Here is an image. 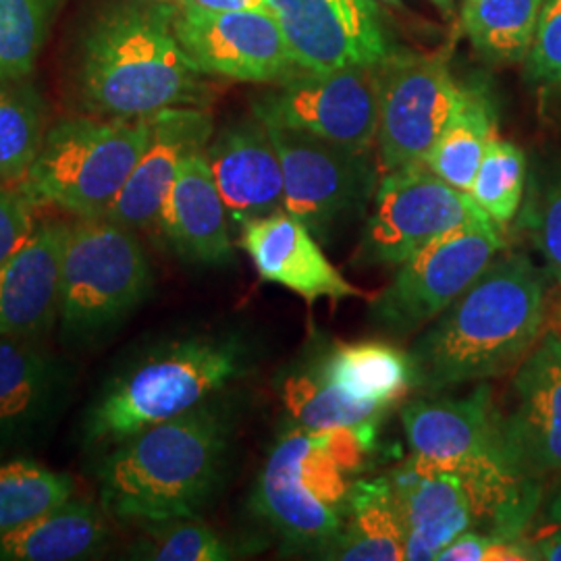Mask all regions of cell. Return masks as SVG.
Here are the masks:
<instances>
[{
    "label": "cell",
    "mask_w": 561,
    "mask_h": 561,
    "mask_svg": "<svg viewBox=\"0 0 561 561\" xmlns=\"http://www.w3.org/2000/svg\"><path fill=\"white\" fill-rule=\"evenodd\" d=\"M545 322V283L522 254L491 262L410 350L414 389L443 391L502 377L533 352Z\"/></svg>",
    "instance_id": "cell-1"
},
{
    "label": "cell",
    "mask_w": 561,
    "mask_h": 561,
    "mask_svg": "<svg viewBox=\"0 0 561 561\" xmlns=\"http://www.w3.org/2000/svg\"><path fill=\"white\" fill-rule=\"evenodd\" d=\"M175 9L119 2L101 11L80 46L81 104L99 117L144 119L175 106H206L210 88L181 50Z\"/></svg>",
    "instance_id": "cell-2"
},
{
    "label": "cell",
    "mask_w": 561,
    "mask_h": 561,
    "mask_svg": "<svg viewBox=\"0 0 561 561\" xmlns=\"http://www.w3.org/2000/svg\"><path fill=\"white\" fill-rule=\"evenodd\" d=\"M229 421L206 401L115 443L96 468L101 505L131 524L196 518L221 482Z\"/></svg>",
    "instance_id": "cell-3"
},
{
    "label": "cell",
    "mask_w": 561,
    "mask_h": 561,
    "mask_svg": "<svg viewBox=\"0 0 561 561\" xmlns=\"http://www.w3.org/2000/svg\"><path fill=\"white\" fill-rule=\"evenodd\" d=\"M401 422L412 454L472 484L489 535L518 539L537 507V486L510 454L505 419L486 385L460 400L410 401Z\"/></svg>",
    "instance_id": "cell-4"
},
{
    "label": "cell",
    "mask_w": 561,
    "mask_h": 561,
    "mask_svg": "<svg viewBox=\"0 0 561 561\" xmlns=\"http://www.w3.org/2000/svg\"><path fill=\"white\" fill-rule=\"evenodd\" d=\"M245 362V347L231 335H196L162 345L104 387L85 414L83 439L111 447L185 414L241 377Z\"/></svg>",
    "instance_id": "cell-5"
},
{
    "label": "cell",
    "mask_w": 561,
    "mask_h": 561,
    "mask_svg": "<svg viewBox=\"0 0 561 561\" xmlns=\"http://www.w3.org/2000/svg\"><path fill=\"white\" fill-rule=\"evenodd\" d=\"M150 134V117L59 121L46 131L20 190L34 206H55L76 219H102L140 161Z\"/></svg>",
    "instance_id": "cell-6"
},
{
    "label": "cell",
    "mask_w": 561,
    "mask_h": 561,
    "mask_svg": "<svg viewBox=\"0 0 561 561\" xmlns=\"http://www.w3.org/2000/svg\"><path fill=\"white\" fill-rule=\"evenodd\" d=\"M154 285L134 229L108 219H76L62 261L60 340L90 345L115 331Z\"/></svg>",
    "instance_id": "cell-7"
},
{
    "label": "cell",
    "mask_w": 561,
    "mask_h": 561,
    "mask_svg": "<svg viewBox=\"0 0 561 561\" xmlns=\"http://www.w3.org/2000/svg\"><path fill=\"white\" fill-rule=\"evenodd\" d=\"M491 219L466 222L401 262L396 279L370 301V321L385 333L410 335L435 321L502 252Z\"/></svg>",
    "instance_id": "cell-8"
},
{
    "label": "cell",
    "mask_w": 561,
    "mask_h": 561,
    "mask_svg": "<svg viewBox=\"0 0 561 561\" xmlns=\"http://www.w3.org/2000/svg\"><path fill=\"white\" fill-rule=\"evenodd\" d=\"M264 125L279 154L285 210L300 219L314 238L331 241L341 227L364 215L377 192L370 152H356L279 125Z\"/></svg>",
    "instance_id": "cell-9"
},
{
    "label": "cell",
    "mask_w": 561,
    "mask_h": 561,
    "mask_svg": "<svg viewBox=\"0 0 561 561\" xmlns=\"http://www.w3.org/2000/svg\"><path fill=\"white\" fill-rule=\"evenodd\" d=\"M489 219L472 196L424 164L389 171L377 185L375 204L362 231L356 266H400L443 233Z\"/></svg>",
    "instance_id": "cell-10"
},
{
    "label": "cell",
    "mask_w": 561,
    "mask_h": 561,
    "mask_svg": "<svg viewBox=\"0 0 561 561\" xmlns=\"http://www.w3.org/2000/svg\"><path fill=\"white\" fill-rule=\"evenodd\" d=\"M377 67L296 69L254 102V115L268 125L304 131L356 152H373L379 129Z\"/></svg>",
    "instance_id": "cell-11"
},
{
    "label": "cell",
    "mask_w": 561,
    "mask_h": 561,
    "mask_svg": "<svg viewBox=\"0 0 561 561\" xmlns=\"http://www.w3.org/2000/svg\"><path fill=\"white\" fill-rule=\"evenodd\" d=\"M377 150L385 173L422 164L456 117L468 90L458 85L439 57L398 53L377 67Z\"/></svg>",
    "instance_id": "cell-12"
},
{
    "label": "cell",
    "mask_w": 561,
    "mask_h": 561,
    "mask_svg": "<svg viewBox=\"0 0 561 561\" xmlns=\"http://www.w3.org/2000/svg\"><path fill=\"white\" fill-rule=\"evenodd\" d=\"M173 30L202 76L277 83L300 69L271 11H206L183 4Z\"/></svg>",
    "instance_id": "cell-13"
},
{
    "label": "cell",
    "mask_w": 561,
    "mask_h": 561,
    "mask_svg": "<svg viewBox=\"0 0 561 561\" xmlns=\"http://www.w3.org/2000/svg\"><path fill=\"white\" fill-rule=\"evenodd\" d=\"M300 69L377 67L387 41L375 0H266Z\"/></svg>",
    "instance_id": "cell-14"
},
{
    "label": "cell",
    "mask_w": 561,
    "mask_h": 561,
    "mask_svg": "<svg viewBox=\"0 0 561 561\" xmlns=\"http://www.w3.org/2000/svg\"><path fill=\"white\" fill-rule=\"evenodd\" d=\"M387 482L405 526V560H437L461 533L484 524L481 503L468 479L435 470L419 456H410Z\"/></svg>",
    "instance_id": "cell-15"
},
{
    "label": "cell",
    "mask_w": 561,
    "mask_h": 561,
    "mask_svg": "<svg viewBox=\"0 0 561 561\" xmlns=\"http://www.w3.org/2000/svg\"><path fill=\"white\" fill-rule=\"evenodd\" d=\"M516 408L505 419L510 454L526 479L561 474V333H549L520 362Z\"/></svg>",
    "instance_id": "cell-16"
},
{
    "label": "cell",
    "mask_w": 561,
    "mask_h": 561,
    "mask_svg": "<svg viewBox=\"0 0 561 561\" xmlns=\"http://www.w3.org/2000/svg\"><path fill=\"white\" fill-rule=\"evenodd\" d=\"M240 245L262 280L294 291L308 306L322 298H368L324 256L314 233L285 208L243 222Z\"/></svg>",
    "instance_id": "cell-17"
},
{
    "label": "cell",
    "mask_w": 561,
    "mask_h": 561,
    "mask_svg": "<svg viewBox=\"0 0 561 561\" xmlns=\"http://www.w3.org/2000/svg\"><path fill=\"white\" fill-rule=\"evenodd\" d=\"M152 134L125 181L117 201L104 219L134 231L157 227L162 202L167 198L180 164L187 154L204 150L213 138L215 123L204 106H175L150 117Z\"/></svg>",
    "instance_id": "cell-18"
},
{
    "label": "cell",
    "mask_w": 561,
    "mask_h": 561,
    "mask_svg": "<svg viewBox=\"0 0 561 561\" xmlns=\"http://www.w3.org/2000/svg\"><path fill=\"white\" fill-rule=\"evenodd\" d=\"M65 221H44L0 266V337H41L59 322Z\"/></svg>",
    "instance_id": "cell-19"
},
{
    "label": "cell",
    "mask_w": 561,
    "mask_h": 561,
    "mask_svg": "<svg viewBox=\"0 0 561 561\" xmlns=\"http://www.w3.org/2000/svg\"><path fill=\"white\" fill-rule=\"evenodd\" d=\"M206 159L231 222L241 227L285 208L279 154L256 115L221 129Z\"/></svg>",
    "instance_id": "cell-20"
},
{
    "label": "cell",
    "mask_w": 561,
    "mask_h": 561,
    "mask_svg": "<svg viewBox=\"0 0 561 561\" xmlns=\"http://www.w3.org/2000/svg\"><path fill=\"white\" fill-rule=\"evenodd\" d=\"M229 215L206 159V148L187 154L157 219L167 245L187 262L229 264L236 248Z\"/></svg>",
    "instance_id": "cell-21"
},
{
    "label": "cell",
    "mask_w": 561,
    "mask_h": 561,
    "mask_svg": "<svg viewBox=\"0 0 561 561\" xmlns=\"http://www.w3.org/2000/svg\"><path fill=\"white\" fill-rule=\"evenodd\" d=\"M65 368L36 337H0V443L32 435L59 403Z\"/></svg>",
    "instance_id": "cell-22"
},
{
    "label": "cell",
    "mask_w": 561,
    "mask_h": 561,
    "mask_svg": "<svg viewBox=\"0 0 561 561\" xmlns=\"http://www.w3.org/2000/svg\"><path fill=\"white\" fill-rule=\"evenodd\" d=\"M106 510L67 500L0 533V561H78L96 558L111 539Z\"/></svg>",
    "instance_id": "cell-23"
},
{
    "label": "cell",
    "mask_w": 561,
    "mask_h": 561,
    "mask_svg": "<svg viewBox=\"0 0 561 561\" xmlns=\"http://www.w3.org/2000/svg\"><path fill=\"white\" fill-rule=\"evenodd\" d=\"M252 510L285 541L329 549L340 537L347 512L317 500L273 447L252 493Z\"/></svg>",
    "instance_id": "cell-24"
},
{
    "label": "cell",
    "mask_w": 561,
    "mask_h": 561,
    "mask_svg": "<svg viewBox=\"0 0 561 561\" xmlns=\"http://www.w3.org/2000/svg\"><path fill=\"white\" fill-rule=\"evenodd\" d=\"M327 553L341 561L405 560V526L387 477L354 482L347 520Z\"/></svg>",
    "instance_id": "cell-25"
},
{
    "label": "cell",
    "mask_w": 561,
    "mask_h": 561,
    "mask_svg": "<svg viewBox=\"0 0 561 561\" xmlns=\"http://www.w3.org/2000/svg\"><path fill=\"white\" fill-rule=\"evenodd\" d=\"M314 370L341 391L389 408L414 389L410 354L387 341L337 343Z\"/></svg>",
    "instance_id": "cell-26"
},
{
    "label": "cell",
    "mask_w": 561,
    "mask_h": 561,
    "mask_svg": "<svg viewBox=\"0 0 561 561\" xmlns=\"http://www.w3.org/2000/svg\"><path fill=\"white\" fill-rule=\"evenodd\" d=\"M495 138L497 119L493 104L481 92L468 90L460 111L445 127L442 138L435 141L422 164L449 185L470 194L482 157Z\"/></svg>",
    "instance_id": "cell-27"
},
{
    "label": "cell",
    "mask_w": 561,
    "mask_h": 561,
    "mask_svg": "<svg viewBox=\"0 0 561 561\" xmlns=\"http://www.w3.org/2000/svg\"><path fill=\"white\" fill-rule=\"evenodd\" d=\"M545 0H466L461 23L486 59L526 60L537 34Z\"/></svg>",
    "instance_id": "cell-28"
},
{
    "label": "cell",
    "mask_w": 561,
    "mask_h": 561,
    "mask_svg": "<svg viewBox=\"0 0 561 561\" xmlns=\"http://www.w3.org/2000/svg\"><path fill=\"white\" fill-rule=\"evenodd\" d=\"M280 400L294 426L308 431L379 422L389 410L379 401L358 400L341 391L317 370L289 375L280 385Z\"/></svg>",
    "instance_id": "cell-29"
},
{
    "label": "cell",
    "mask_w": 561,
    "mask_h": 561,
    "mask_svg": "<svg viewBox=\"0 0 561 561\" xmlns=\"http://www.w3.org/2000/svg\"><path fill=\"white\" fill-rule=\"evenodd\" d=\"M46 138V104L25 78L0 81V185L20 183Z\"/></svg>",
    "instance_id": "cell-30"
},
{
    "label": "cell",
    "mask_w": 561,
    "mask_h": 561,
    "mask_svg": "<svg viewBox=\"0 0 561 561\" xmlns=\"http://www.w3.org/2000/svg\"><path fill=\"white\" fill-rule=\"evenodd\" d=\"M73 479L30 458H0V533L71 500Z\"/></svg>",
    "instance_id": "cell-31"
},
{
    "label": "cell",
    "mask_w": 561,
    "mask_h": 561,
    "mask_svg": "<svg viewBox=\"0 0 561 561\" xmlns=\"http://www.w3.org/2000/svg\"><path fill=\"white\" fill-rule=\"evenodd\" d=\"M60 0H0V81L27 78L41 57Z\"/></svg>",
    "instance_id": "cell-32"
},
{
    "label": "cell",
    "mask_w": 561,
    "mask_h": 561,
    "mask_svg": "<svg viewBox=\"0 0 561 561\" xmlns=\"http://www.w3.org/2000/svg\"><path fill=\"white\" fill-rule=\"evenodd\" d=\"M526 157L518 146L497 136L489 144L470 196L500 229L514 221L524 194Z\"/></svg>",
    "instance_id": "cell-33"
},
{
    "label": "cell",
    "mask_w": 561,
    "mask_h": 561,
    "mask_svg": "<svg viewBox=\"0 0 561 561\" xmlns=\"http://www.w3.org/2000/svg\"><path fill=\"white\" fill-rule=\"evenodd\" d=\"M141 528L140 539L129 551L134 560L227 561L236 556L225 537L196 518L154 522Z\"/></svg>",
    "instance_id": "cell-34"
},
{
    "label": "cell",
    "mask_w": 561,
    "mask_h": 561,
    "mask_svg": "<svg viewBox=\"0 0 561 561\" xmlns=\"http://www.w3.org/2000/svg\"><path fill=\"white\" fill-rule=\"evenodd\" d=\"M528 80L542 88H561V0L542 7L537 34L526 57Z\"/></svg>",
    "instance_id": "cell-35"
},
{
    "label": "cell",
    "mask_w": 561,
    "mask_h": 561,
    "mask_svg": "<svg viewBox=\"0 0 561 561\" xmlns=\"http://www.w3.org/2000/svg\"><path fill=\"white\" fill-rule=\"evenodd\" d=\"M533 236L549 275L561 285V181L549 185L537 204Z\"/></svg>",
    "instance_id": "cell-36"
},
{
    "label": "cell",
    "mask_w": 561,
    "mask_h": 561,
    "mask_svg": "<svg viewBox=\"0 0 561 561\" xmlns=\"http://www.w3.org/2000/svg\"><path fill=\"white\" fill-rule=\"evenodd\" d=\"M34 204L20 187L0 185V266L34 231Z\"/></svg>",
    "instance_id": "cell-37"
},
{
    "label": "cell",
    "mask_w": 561,
    "mask_h": 561,
    "mask_svg": "<svg viewBox=\"0 0 561 561\" xmlns=\"http://www.w3.org/2000/svg\"><path fill=\"white\" fill-rule=\"evenodd\" d=\"M495 539H500V537H493L489 533H479L477 528L466 530L443 549L442 553L437 556V561H486Z\"/></svg>",
    "instance_id": "cell-38"
},
{
    "label": "cell",
    "mask_w": 561,
    "mask_h": 561,
    "mask_svg": "<svg viewBox=\"0 0 561 561\" xmlns=\"http://www.w3.org/2000/svg\"><path fill=\"white\" fill-rule=\"evenodd\" d=\"M206 11H268L266 0H183Z\"/></svg>",
    "instance_id": "cell-39"
},
{
    "label": "cell",
    "mask_w": 561,
    "mask_h": 561,
    "mask_svg": "<svg viewBox=\"0 0 561 561\" xmlns=\"http://www.w3.org/2000/svg\"><path fill=\"white\" fill-rule=\"evenodd\" d=\"M535 560L561 561V526L556 524V530L542 535L539 541L533 545Z\"/></svg>",
    "instance_id": "cell-40"
},
{
    "label": "cell",
    "mask_w": 561,
    "mask_h": 561,
    "mask_svg": "<svg viewBox=\"0 0 561 561\" xmlns=\"http://www.w3.org/2000/svg\"><path fill=\"white\" fill-rule=\"evenodd\" d=\"M547 514H549V520L561 526V489L553 495L551 503H549V512Z\"/></svg>",
    "instance_id": "cell-41"
},
{
    "label": "cell",
    "mask_w": 561,
    "mask_h": 561,
    "mask_svg": "<svg viewBox=\"0 0 561 561\" xmlns=\"http://www.w3.org/2000/svg\"><path fill=\"white\" fill-rule=\"evenodd\" d=\"M435 7H439L443 13H451L454 9V0H431Z\"/></svg>",
    "instance_id": "cell-42"
},
{
    "label": "cell",
    "mask_w": 561,
    "mask_h": 561,
    "mask_svg": "<svg viewBox=\"0 0 561 561\" xmlns=\"http://www.w3.org/2000/svg\"><path fill=\"white\" fill-rule=\"evenodd\" d=\"M375 2H382V4H391V7H400L401 0H375Z\"/></svg>",
    "instance_id": "cell-43"
},
{
    "label": "cell",
    "mask_w": 561,
    "mask_h": 561,
    "mask_svg": "<svg viewBox=\"0 0 561 561\" xmlns=\"http://www.w3.org/2000/svg\"><path fill=\"white\" fill-rule=\"evenodd\" d=\"M547 2H551V0H545V4H547Z\"/></svg>",
    "instance_id": "cell-44"
}]
</instances>
